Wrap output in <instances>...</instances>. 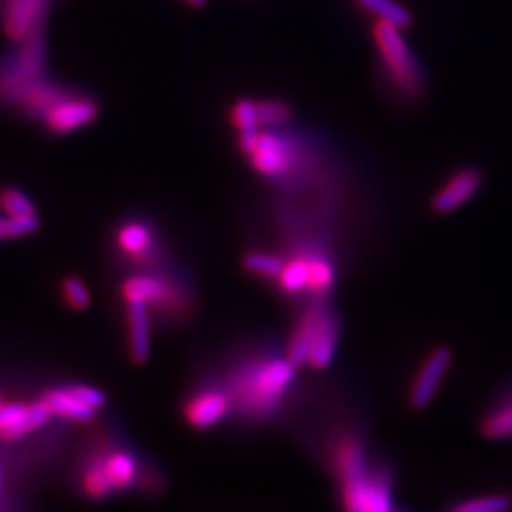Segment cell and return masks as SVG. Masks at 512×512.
I'll list each match as a JSON object with an SVG mask.
<instances>
[{
    "label": "cell",
    "mask_w": 512,
    "mask_h": 512,
    "mask_svg": "<svg viewBox=\"0 0 512 512\" xmlns=\"http://www.w3.org/2000/svg\"><path fill=\"white\" fill-rule=\"evenodd\" d=\"M296 366L287 355H256L236 366L226 382L234 412L251 420H270L293 389Z\"/></svg>",
    "instance_id": "obj_1"
},
{
    "label": "cell",
    "mask_w": 512,
    "mask_h": 512,
    "mask_svg": "<svg viewBox=\"0 0 512 512\" xmlns=\"http://www.w3.org/2000/svg\"><path fill=\"white\" fill-rule=\"evenodd\" d=\"M330 465L340 484L344 509L351 512H389L393 503V480L385 467H374L366 446L353 435L336 440Z\"/></svg>",
    "instance_id": "obj_2"
},
{
    "label": "cell",
    "mask_w": 512,
    "mask_h": 512,
    "mask_svg": "<svg viewBox=\"0 0 512 512\" xmlns=\"http://www.w3.org/2000/svg\"><path fill=\"white\" fill-rule=\"evenodd\" d=\"M372 38L384 67L387 84L403 101L416 103L427 90L425 71L418 55L404 38L403 29L374 19Z\"/></svg>",
    "instance_id": "obj_3"
},
{
    "label": "cell",
    "mask_w": 512,
    "mask_h": 512,
    "mask_svg": "<svg viewBox=\"0 0 512 512\" xmlns=\"http://www.w3.org/2000/svg\"><path fill=\"white\" fill-rule=\"evenodd\" d=\"M18 48L0 55V103L10 107L14 97L46 74L48 38L46 25L16 42Z\"/></svg>",
    "instance_id": "obj_4"
},
{
    "label": "cell",
    "mask_w": 512,
    "mask_h": 512,
    "mask_svg": "<svg viewBox=\"0 0 512 512\" xmlns=\"http://www.w3.org/2000/svg\"><path fill=\"white\" fill-rule=\"evenodd\" d=\"M258 175L268 179L289 177L298 164V147L293 137L281 135L274 129L260 131L255 147L247 154Z\"/></svg>",
    "instance_id": "obj_5"
},
{
    "label": "cell",
    "mask_w": 512,
    "mask_h": 512,
    "mask_svg": "<svg viewBox=\"0 0 512 512\" xmlns=\"http://www.w3.org/2000/svg\"><path fill=\"white\" fill-rule=\"evenodd\" d=\"M120 294L126 304H143L150 311L171 313L183 304V294L173 287V281L154 272L129 275L122 283Z\"/></svg>",
    "instance_id": "obj_6"
},
{
    "label": "cell",
    "mask_w": 512,
    "mask_h": 512,
    "mask_svg": "<svg viewBox=\"0 0 512 512\" xmlns=\"http://www.w3.org/2000/svg\"><path fill=\"white\" fill-rule=\"evenodd\" d=\"M101 112L99 101L88 93L71 90L42 116V124L52 135H71L88 128Z\"/></svg>",
    "instance_id": "obj_7"
},
{
    "label": "cell",
    "mask_w": 512,
    "mask_h": 512,
    "mask_svg": "<svg viewBox=\"0 0 512 512\" xmlns=\"http://www.w3.org/2000/svg\"><path fill=\"white\" fill-rule=\"evenodd\" d=\"M234 412V401L226 385H203L192 391L183 404V418L190 427L207 431Z\"/></svg>",
    "instance_id": "obj_8"
},
{
    "label": "cell",
    "mask_w": 512,
    "mask_h": 512,
    "mask_svg": "<svg viewBox=\"0 0 512 512\" xmlns=\"http://www.w3.org/2000/svg\"><path fill=\"white\" fill-rule=\"evenodd\" d=\"M52 418L54 414L42 397L31 403H0V440L12 442L29 437Z\"/></svg>",
    "instance_id": "obj_9"
},
{
    "label": "cell",
    "mask_w": 512,
    "mask_h": 512,
    "mask_svg": "<svg viewBox=\"0 0 512 512\" xmlns=\"http://www.w3.org/2000/svg\"><path fill=\"white\" fill-rule=\"evenodd\" d=\"M454 363V353L448 346L433 349L420 366L414 382L410 385L408 404L412 410H425L439 393L440 385L444 382L450 366Z\"/></svg>",
    "instance_id": "obj_10"
},
{
    "label": "cell",
    "mask_w": 512,
    "mask_h": 512,
    "mask_svg": "<svg viewBox=\"0 0 512 512\" xmlns=\"http://www.w3.org/2000/svg\"><path fill=\"white\" fill-rule=\"evenodd\" d=\"M484 183V173L476 165H465L459 167L456 173H452L446 183L440 186L431 200V211L435 215H450L463 207L465 203L471 202L476 194L480 192Z\"/></svg>",
    "instance_id": "obj_11"
},
{
    "label": "cell",
    "mask_w": 512,
    "mask_h": 512,
    "mask_svg": "<svg viewBox=\"0 0 512 512\" xmlns=\"http://www.w3.org/2000/svg\"><path fill=\"white\" fill-rule=\"evenodd\" d=\"M116 251L129 262L145 266L156 260V232L145 220H126L114 234Z\"/></svg>",
    "instance_id": "obj_12"
},
{
    "label": "cell",
    "mask_w": 512,
    "mask_h": 512,
    "mask_svg": "<svg viewBox=\"0 0 512 512\" xmlns=\"http://www.w3.org/2000/svg\"><path fill=\"white\" fill-rule=\"evenodd\" d=\"M69 92H71V88H67L65 84H61L57 80L46 78V74H44L42 78L29 84L25 90H21L14 97V101L10 103V107L18 110L19 114H23L25 118L42 120V116Z\"/></svg>",
    "instance_id": "obj_13"
},
{
    "label": "cell",
    "mask_w": 512,
    "mask_h": 512,
    "mask_svg": "<svg viewBox=\"0 0 512 512\" xmlns=\"http://www.w3.org/2000/svg\"><path fill=\"white\" fill-rule=\"evenodd\" d=\"M340 336H342L340 317L334 311L323 308L319 315L315 336H313L308 365L315 370H325L338 351Z\"/></svg>",
    "instance_id": "obj_14"
},
{
    "label": "cell",
    "mask_w": 512,
    "mask_h": 512,
    "mask_svg": "<svg viewBox=\"0 0 512 512\" xmlns=\"http://www.w3.org/2000/svg\"><path fill=\"white\" fill-rule=\"evenodd\" d=\"M101 458L114 494H124L139 484L141 465L133 452L126 448H112Z\"/></svg>",
    "instance_id": "obj_15"
},
{
    "label": "cell",
    "mask_w": 512,
    "mask_h": 512,
    "mask_svg": "<svg viewBox=\"0 0 512 512\" xmlns=\"http://www.w3.org/2000/svg\"><path fill=\"white\" fill-rule=\"evenodd\" d=\"M42 399L50 406L54 418L59 420L88 423L97 416V410L76 395L73 385L54 387L46 395H42Z\"/></svg>",
    "instance_id": "obj_16"
},
{
    "label": "cell",
    "mask_w": 512,
    "mask_h": 512,
    "mask_svg": "<svg viewBox=\"0 0 512 512\" xmlns=\"http://www.w3.org/2000/svg\"><path fill=\"white\" fill-rule=\"evenodd\" d=\"M128 306L129 357L135 365H145L150 357V313L143 304Z\"/></svg>",
    "instance_id": "obj_17"
},
{
    "label": "cell",
    "mask_w": 512,
    "mask_h": 512,
    "mask_svg": "<svg viewBox=\"0 0 512 512\" xmlns=\"http://www.w3.org/2000/svg\"><path fill=\"white\" fill-rule=\"evenodd\" d=\"M323 306H311L310 310L304 315H300V319L296 321L289 346H287V359L293 363L296 368L308 365V357H310L311 344H313V336L317 330L319 323V315H321Z\"/></svg>",
    "instance_id": "obj_18"
},
{
    "label": "cell",
    "mask_w": 512,
    "mask_h": 512,
    "mask_svg": "<svg viewBox=\"0 0 512 512\" xmlns=\"http://www.w3.org/2000/svg\"><path fill=\"white\" fill-rule=\"evenodd\" d=\"M230 120L238 131L239 148L247 156L255 147L256 139L260 135V120H258L256 101H253V99H238L230 110Z\"/></svg>",
    "instance_id": "obj_19"
},
{
    "label": "cell",
    "mask_w": 512,
    "mask_h": 512,
    "mask_svg": "<svg viewBox=\"0 0 512 512\" xmlns=\"http://www.w3.org/2000/svg\"><path fill=\"white\" fill-rule=\"evenodd\" d=\"M80 488L82 494L86 495L92 501H105L110 495L114 494L112 486H110L109 476L105 473L103 467V458L97 454L92 458L84 459L82 467H80Z\"/></svg>",
    "instance_id": "obj_20"
},
{
    "label": "cell",
    "mask_w": 512,
    "mask_h": 512,
    "mask_svg": "<svg viewBox=\"0 0 512 512\" xmlns=\"http://www.w3.org/2000/svg\"><path fill=\"white\" fill-rule=\"evenodd\" d=\"M353 4L368 16L378 21H387L403 31L414 23L412 12L399 0H353Z\"/></svg>",
    "instance_id": "obj_21"
},
{
    "label": "cell",
    "mask_w": 512,
    "mask_h": 512,
    "mask_svg": "<svg viewBox=\"0 0 512 512\" xmlns=\"http://www.w3.org/2000/svg\"><path fill=\"white\" fill-rule=\"evenodd\" d=\"M480 435L488 440L512 439V401L492 403L480 420Z\"/></svg>",
    "instance_id": "obj_22"
},
{
    "label": "cell",
    "mask_w": 512,
    "mask_h": 512,
    "mask_svg": "<svg viewBox=\"0 0 512 512\" xmlns=\"http://www.w3.org/2000/svg\"><path fill=\"white\" fill-rule=\"evenodd\" d=\"M308 270H310L308 253H300V255H294L293 258L285 260L281 274L275 279L281 293H306L308 291Z\"/></svg>",
    "instance_id": "obj_23"
},
{
    "label": "cell",
    "mask_w": 512,
    "mask_h": 512,
    "mask_svg": "<svg viewBox=\"0 0 512 512\" xmlns=\"http://www.w3.org/2000/svg\"><path fill=\"white\" fill-rule=\"evenodd\" d=\"M310 270H308V291L313 296H325L332 291L336 283V268L329 256L323 253H308Z\"/></svg>",
    "instance_id": "obj_24"
},
{
    "label": "cell",
    "mask_w": 512,
    "mask_h": 512,
    "mask_svg": "<svg viewBox=\"0 0 512 512\" xmlns=\"http://www.w3.org/2000/svg\"><path fill=\"white\" fill-rule=\"evenodd\" d=\"M256 110L260 126L268 129L283 128L293 118V107L283 99H260L256 101Z\"/></svg>",
    "instance_id": "obj_25"
},
{
    "label": "cell",
    "mask_w": 512,
    "mask_h": 512,
    "mask_svg": "<svg viewBox=\"0 0 512 512\" xmlns=\"http://www.w3.org/2000/svg\"><path fill=\"white\" fill-rule=\"evenodd\" d=\"M285 260L274 253L251 251L243 256V270L260 279H277L283 270Z\"/></svg>",
    "instance_id": "obj_26"
},
{
    "label": "cell",
    "mask_w": 512,
    "mask_h": 512,
    "mask_svg": "<svg viewBox=\"0 0 512 512\" xmlns=\"http://www.w3.org/2000/svg\"><path fill=\"white\" fill-rule=\"evenodd\" d=\"M512 509L511 494L475 495L458 501L452 511L456 512H505Z\"/></svg>",
    "instance_id": "obj_27"
},
{
    "label": "cell",
    "mask_w": 512,
    "mask_h": 512,
    "mask_svg": "<svg viewBox=\"0 0 512 512\" xmlns=\"http://www.w3.org/2000/svg\"><path fill=\"white\" fill-rule=\"evenodd\" d=\"M0 211L10 217H37V209L31 198L12 186L0 190Z\"/></svg>",
    "instance_id": "obj_28"
},
{
    "label": "cell",
    "mask_w": 512,
    "mask_h": 512,
    "mask_svg": "<svg viewBox=\"0 0 512 512\" xmlns=\"http://www.w3.org/2000/svg\"><path fill=\"white\" fill-rule=\"evenodd\" d=\"M61 298L74 311L88 310L90 304H92V294H90L88 285L80 277H76V275L63 279V283H61Z\"/></svg>",
    "instance_id": "obj_29"
},
{
    "label": "cell",
    "mask_w": 512,
    "mask_h": 512,
    "mask_svg": "<svg viewBox=\"0 0 512 512\" xmlns=\"http://www.w3.org/2000/svg\"><path fill=\"white\" fill-rule=\"evenodd\" d=\"M40 226L38 217H10L0 215V241L4 239L23 238L35 234Z\"/></svg>",
    "instance_id": "obj_30"
},
{
    "label": "cell",
    "mask_w": 512,
    "mask_h": 512,
    "mask_svg": "<svg viewBox=\"0 0 512 512\" xmlns=\"http://www.w3.org/2000/svg\"><path fill=\"white\" fill-rule=\"evenodd\" d=\"M73 389L82 401H86L97 412L107 406V395L99 387H93V385L88 384H73Z\"/></svg>",
    "instance_id": "obj_31"
},
{
    "label": "cell",
    "mask_w": 512,
    "mask_h": 512,
    "mask_svg": "<svg viewBox=\"0 0 512 512\" xmlns=\"http://www.w3.org/2000/svg\"><path fill=\"white\" fill-rule=\"evenodd\" d=\"M184 2H186L188 6H194V8H202L207 0H184Z\"/></svg>",
    "instance_id": "obj_32"
},
{
    "label": "cell",
    "mask_w": 512,
    "mask_h": 512,
    "mask_svg": "<svg viewBox=\"0 0 512 512\" xmlns=\"http://www.w3.org/2000/svg\"><path fill=\"white\" fill-rule=\"evenodd\" d=\"M0 492H2V478H0Z\"/></svg>",
    "instance_id": "obj_33"
},
{
    "label": "cell",
    "mask_w": 512,
    "mask_h": 512,
    "mask_svg": "<svg viewBox=\"0 0 512 512\" xmlns=\"http://www.w3.org/2000/svg\"><path fill=\"white\" fill-rule=\"evenodd\" d=\"M0 403H2V401H0Z\"/></svg>",
    "instance_id": "obj_34"
}]
</instances>
